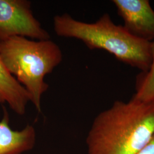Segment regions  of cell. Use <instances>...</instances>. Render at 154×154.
Masks as SVG:
<instances>
[{
  "instance_id": "obj_1",
  "label": "cell",
  "mask_w": 154,
  "mask_h": 154,
  "mask_svg": "<svg viewBox=\"0 0 154 154\" xmlns=\"http://www.w3.org/2000/svg\"><path fill=\"white\" fill-rule=\"evenodd\" d=\"M154 134V103L116 101L96 116L86 139L88 154H137Z\"/></svg>"
},
{
  "instance_id": "obj_2",
  "label": "cell",
  "mask_w": 154,
  "mask_h": 154,
  "mask_svg": "<svg viewBox=\"0 0 154 154\" xmlns=\"http://www.w3.org/2000/svg\"><path fill=\"white\" fill-rule=\"evenodd\" d=\"M53 25L58 36L79 39L90 49L105 50L142 72L149 70L151 42L138 38L123 26L116 25L107 13L94 23L80 21L65 13L55 16Z\"/></svg>"
},
{
  "instance_id": "obj_3",
  "label": "cell",
  "mask_w": 154,
  "mask_h": 154,
  "mask_svg": "<svg viewBox=\"0 0 154 154\" xmlns=\"http://www.w3.org/2000/svg\"><path fill=\"white\" fill-rule=\"evenodd\" d=\"M0 57L9 72L26 90L40 112L42 95L49 88L45 77L63 59L59 46L50 39L34 41L14 37L0 41Z\"/></svg>"
},
{
  "instance_id": "obj_4",
  "label": "cell",
  "mask_w": 154,
  "mask_h": 154,
  "mask_svg": "<svg viewBox=\"0 0 154 154\" xmlns=\"http://www.w3.org/2000/svg\"><path fill=\"white\" fill-rule=\"evenodd\" d=\"M27 0H0V41L14 37L40 40L50 36L34 16Z\"/></svg>"
},
{
  "instance_id": "obj_5",
  "label": "cell",
  "mask_w": 154,
  "mask_h": 154,
  "mask_svg": "<svg viewBox=\"0 0 154 154\" xmlns=\"http://www.w3.org/2000/svg\"><path fill=\"white\" fill-rule=\"evenodd\" d=\"M124 28L138 38L151 42L154 39V11L148 0H114Z\"/></svg>"
},
{
  "instance_id": "obj_6",
  "label": "cell",
  "mask_w": 154,
  "mask_h": 154,
  "mask_svg": "<svg viewBox=\"0 0 154 154\" xmlns=\"http://www.w3.org/2000/svg\"><path fill=\"white\" fill-rule=\"evenodd\" d=\"M36 134L32 126L27 125L21 131L11 129L9 116L4 107L3 118L0 120V154H21L33 149Z\"/></svg>"
},
{
  "instance_id": "obj_7",
  "label": "cell",
  "mask_w": 154,
  "mask_h": 154,
  "mask_svg": "<svg viewBox=\"0 0 154 154\" xmlns=\"http://www.w3.org/2000/svg\"><path fill=\"white\" fill-rule=\"evenodd\" d=\"M30 101L29 94L9 72L0 57V103H7L14 112L22 116Z\"/></svg>"
},
{
  "instance_id": "obj_8",
  "label": "cell",
  "mask_w": 154,
  "mask_h": 154,
  "mask_svg": "<svg viewBox=\"0 0 154 154\" xmlns=\"http://www.w3.org/2000/svg\"><path fill=\"white\" fill-rule=\"evenodd\" d=\"M151 63L149 70L142 72L137 82L136 93L132 97L138 101L154 103V41L151 43Z\"/></svg>"
},
{
  "instance_id": "obj_9",
  "label": "cell",
  "mask_w": 154,
  "mask_h": 154,
  "mask_svg": "<svg viewBox=\"0 0 154 154\" xmlns=\"http://www.w3.org/2000/svg\"><path fill=\"white\" fill-rule=\"evenodd\" d=\"M137 154H154V134L147 145Z\"/></svg>"
}]
</instances>
